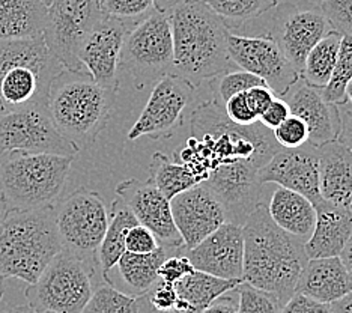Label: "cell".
Returning a JSON list of instances; mask_svg holds the SVG:
<instances>
[{
	"label": "cell",
	"mask_w": 352,
	"mask_h": 313,
	"mask_svg": "<svg viewBox=\"0 0 352 313\" xmlns=\"http://www.w3.org/2000/svg\"><path fill=\"white\" fill-rule=\"evenodd\" d=\"M191 133L178 160L201 184L225 164L247 160L262 167L280 149L273 131L259 120L247 127L236 125L215 100L201 104L191 115Z\"/></svg>",
	"instance_id": "1"
},
{
	"label": "cell",
	"mask_w": 352,
	"mask_h": 313,
	"mask_svg": "<svg viewBox=\"0 0 352 313\" xmlns=\"http://www.w3.org/2000/svg\"><path fill=\"white\" fill-rule=\"evenodd\" d=\"M243 280L274 294L283 306L295 294L301 271L309 261L304 243L280 229L262 202L243 223Z\"/></svg>",
	"instance_id": "2"
},
{
	"label": "cell",
	"mask_w": 352,
	"mask_h": 313,
	"mask_svg": "<svg viewBox=\"0 0 352 313\" xmlns=\"http://www.w3.org/2000/svg\"><path fill=\"white\" fill-rule=\"evenodd\" d=\"M173 36V72L195 86L230 71V29L205 0H188L169 12Z\"/></svg>",
	"instance_id": "3"
},
{
	"label": "cell",
	"mask_w": 352,
	"mask_h": 313,
	"mask_svg": "<svg viewBox=\"0 0 352 313\" xmlns=\"http://www.w3.org/2000/svg\"><path fill=\"white\" fill-rule=\"evenodd\" d=\"M116 94L100 86L86 69H62L50 83L47 106L58 131L82 151L107 127Z\"/></svg>",
	"instance_id": "4"
},
{
	"label": "cell",
	"mask_w": 352,
	"mask_h": 313,
	"mask_svg": "<svg viewBox=\"0 0 352 313\" xmlns=\"http://www.w3.org/2000/svg\"><path fill=\"white\" fill-rule=\"evenodd\" d=\"M56 205L43 210H8L0 223V276L35 283L62 250Z\"/></svg>",
	"instance_id": "5"
},
{
	"label": "cell",
	"mask_w": 352,
	"mask_h": 313,
	"mask_svg": "<svg viewBox=\"0 0 352 313\" xmlns=\"http://www.w3.org/2000/svg\"><path fill=\"white\" fill-rule=\"evenodd\" d=\"M62 69L43 35L0 41V116L47 106L50 83Z\"/></svg>",
	"instance_id": "6"
},
{
	"label": "cell",
	"mask_w": 352,
	"mask_h": 313,
	"mask_svg": "<svg viewBox=\"0 0 352 313\" xmlns=\"http://www.w3.org/2000/svg\"><path fill=\"white\" fill-rule=\"evenodd\" d=\"M74 157L20 155L0 163V200L6 211L54 206L65 190Z\"/></svg>",
	"instance_id": "7"
},
{
	"label": "cell",
	"mask_w": 352,
	"mask_h": 313,
	"mask_svg": "<svg viewBox=\"0 0 352 313\" xmlns=\"http://www.w3.org/2000/svg\"><path fill=\"white\" fill-rule=\"evenodd\" d=\"M173 36L167 12L152 11L128 32L121 52L119 69L143 91L173 72Z\"/></svg>",
	"instance_id": "8"
},
{
	"label": "cell",
	"mask_w": 352,
	"mask_h": 313,
	"mask_svg": "<svg viewBox=\"0 0 352 313\" xmlns=\"http://www.w3.org/2000/svg\"><path fill=\"white\" fill-rule=\"evenodd\" d=\"M97 268L62 248L35 283L28 285L26 300L38 313H82L94 292Z\"/></svg>",
	"instance_id": "9"
},
{
	"label": "cell",
	"mask_w": 352,
	"mask_h": 313,
	"mask_svg": "<svg viewBox=\"0 0 352 313\" xmlns=\"http://www.w3.org/2000/svg\"><path fill=\"white\" fill-rule=\"evenodd\" d=\"M56 229L62 247L92 267L109 226V208L100 193L80 187L56 205Z\"/></svg>",
	"instance_id": "10"
},
{
	"label": "cell",
	"mask_w": 352,
	"mask_h": 313,
	"mask_svg": "<svg viewBox=\"0 0 352 313\" xmlns=\"http://www.w3.org/2000/svg\"><path fill=\"white\" fill-rule=\"evenodd\" d=\"M102 15L100 0H54L47 8L43 38L63 69L85 71L80 48Z\"/></svg>",
	"instance_id": "11"
},
{
	"label": "cell",
	"mask_w": 352,
	"mask_h": 313,
	"mask_svg": "<svg viewBox=\"0 0 352 313\" xmlns=\"http://www.w3.org/2000/svg\"><path fill=\"white\" fill-rule=\"evenodd\" d=\"M77 147L54 127L49 106H35L0 116V160L54 154L76 157Z\"/></svg>",
	"instance_id": "12"
},
{
	"label": "cell",
	"mask_w": 352,
	"mask_h": 313,
	"mask_svg": "<svg viewBox=\"0 0 352 313\" xmlns=\"http://www.w3.org/2000/svg\"><path fill=\"white\" fill-rule=\"evenodd\" d=\"M228 50L235 67L262 78L278 98L300 82V74L270 35L243 36L230 32Z\"/></svg>",
	"instance_id": "13"
},
{
	"label": "cell",
	"mask_w": 352,
	"mask_h": 313,
	"mask_svg": "<svg viewBox=\"0 0 352 313\" xmlns=\"http://www.w3.org/2000/svg\"><path fill=\"white\" fill-rule=\"evenodd\" d=\"M196 86L187 78L169 74L152 87L149 100L139 119L128 131V140L169 138L184 122V111L195 95Z\"/></svg>",
	"instance_id": "14"
},
{
	"label": "cell",
	"mask_w": 352,
	"mask_h": 313,
	"mask_svg": "<svg viewBox=\"0 0 352 313\" xmlns=\"http://www.w3.org/2000/svg\"><path fill=\"white\" fill-rule=\"evenodd\" d=\"M330 30L321 5L298 2L280 6L270 36L300 74L309 52Z\"/></svg>",
	"instance_id": "15"
},
{
	"label": "cell",
	"mask_w": 352,
	"mask_h": 313,
	"mask_svg": "<svg viewBox=\"0 0 352 313\" xmlns=\"http://www.w3.org/2000/svg\"><path fill=\"white\" fill-rule=\"evenodd\" d=\"M116 195L135 217L139 224L148 228L158 243L173 250L184 248V241L175 226L170 200L149 181L125 180L116 186Z\"/></svg>",
	"instance_id": "16"
},
{
	"label": "cell",
	"mask_w": 352,
	"mask_h": 313,
	"mask_svg": "<svg viewBox=\"0 0 352 313\" xmlns=\"http://www.w3.org/2000/svg\"><path fill=\"white\" fill-rule=\"evenodd\" d=\"M134 24L104 14L80 48V62L100 86L119 89L118 72L122 45Z\"/></svg>",
	"instance_id": "17"
},
{
	"label": "cell",
	"mask_w": 352,
	"mask_h": 313,
	"mask_svg": "<svg viewBox=\"0 0 352 313\" xmlns=\"http://www.w3.org/2000/svg\"><path fill=\"white\" fill-rule=\"evenodd\" d=\"M259 169L253 162L243 160L217 167L202 182L220 199L226 210L228 222L243 226L249 214L261 204Z\"/></svg>",
	"instance_id": "18"
},
{
	"label": "cell",
	"mask_w": 352,
	"mask_h": 313,
	"mask_svg": "<svg viewBox=\"0 0 352 313\" xmlns=\"http://www.w3.org/2000/svg\"><path fill=\"white\" fill-rule=\"evenodd\" d=\"M259 182L277 184L278 187L292 190L318 205L322 200L319 190L318 148L302 144L300 148H280L258 172Z\"/></svg>",
	"instance_id": "19"
},
{
	"label": "cell",
	"mask_w": 352,
	"mask_h": 313,
	"mask_svg": "<svg viewBox=\"0 0 352 313\" xmlns=\"http://www.w3.org/2000/svg\"><path fill=\"white\" fill-rule=\"evenodd\" d=\"M175 226L184 241V248L196 247L223 223L228 214L220 199L204 184L191 187L170 200Z\"/></svg>",
	"instance_id": "20"
},
{
	"label": "cell",
	"mask_w": 352,
	"mask_h": 313,
	"mask_svg": "<svg viewBox=\"0 0 352 313\" xmlns=\"http://www.w3.org/2000/svg\"><path fill=\"white\" fill-rule=\"evenodd\" d=\"M197 271L220 279H243L244 237L243 226L226 222L196 247L187 250Z\"/></svg>",
	"instance_id": "21"
},
{
	"label": "cell",
	"mask_w": 352,
	"mask_h": 313,
	"mask_svg": "<svg viewBox=\"0 0 352 313\" xmlns=\"http://www.w3.org/2000/svg\"><path fill=\"white\" fill-rule=\"evenodd\" d=\"M283 100L289 106L291 115L298 116L309 128V142L319 148L338 140L340 128L339 106L328 102L322 92L306 83H297Z\"/></svg>",
	"instance_id": "22"
},
{
	"label": "cell",
	"mask_w": 352,
	"mask_h": 313,
	"mask_svg": "<svg viewBox=\"0 0 352 313\" xmlns=\"http://www.w3.org/2000/svg\"><path fill=\"white\" fill-rule=\"evenodd\" d=\"M316 223L310 238L304 243L309 259L336 258L352 235V210L336 206L327 200L315 205Z\"/></svg>",
	"instance_id": "23"
},
{
	"label": "cell",
	"mask_w": 352,
	"mask_h": 313,
	"mask_svg": "<svg viewBox=\"0 0 352 313\" xmlns=\"http://www.w3.org/2000/svg\"><path fill=\"white\" fill-rule=\"evenodd\" d=\"M351 291L352 282L339 256L309 259L295 286V294L325 304H333Z\"/></svg>",
	"instance_id": "24"
},
{
	"label": "cell",
	"mask_w": 352,
	"mask_h": 313,
	"mask_svg": "<svg viewBox=\"0 0 352 313\" xmlns=\"http://www.w3.org/2000/svg\"><path fill=\"white\" fill-rule=\"evenodd\" d=\"M318 160L322 199L336 206L352 210V152L334 140L318 148Z\"/></svg>",
	"instance_id": "25"
},
{
	"label": "cell",
	"mask_w": 352,
	"mask_h": 313,
	"mask_svg": "<svg viewBox=\"0 0 352 313\" xmlns=\"http://www.w3.org/2000/svg\"><path fill=\"white\" fill-rule=\"evenodd\" d=\"M267 210L271 220L280 229L301 239L302 243H306L315 229V205L300 193L278 187L271 195Z\"/></svg>",
	"instance_id": "26"
},
{
	"label": "cell",
	"mask_w": 352,
	"mask_h": 313,
	"mask_svg": "<svg viewBox=\"0 0 352 313\" xmlns=\"http://www.w3.org/2000/svg\"><path fill=\"white\" fill-rule=\"evenodd\" d=\"M45 15L41 0H0V41L41 36Z\"/></svg>",
	"instance_id": "27"
},
{
	"label": "cell",
	"mask_w": 352,
	"mask_h": 313,
	"mask_svg": "<svg viewBox=\"0 0 352 313\" xmlns=\"http://www.w3.org/2000/svg\"><path fill=\"white\" fill-rule=\"evenodd\" d=\"M135 224H139L130 208L121 197H116L109 210V226L98 248V267L101 277L110 285V271L116 267L118 261L125 253V237Z\"/></svg>",
	"instance_id": "28"
},
{
	"label": "cell",
	"mask_w": 352,
	"mask_h": 313,
	"mask_svg": "<svg viewBox=\"0 0 352 313\" xmlns=\"http://www.w3.org/2000/svg\"><path fill=\"white\" fill-rule=\"evenodd\" d=\"M173 248L160 246L155 252L135 255L125 252L116 267L122 282L134 296L145 295L158 282V270Z\"/></svg>",
	"instance_id": "29"
},
{
	"label": "cell",
	"mask_w": 352,
	"mask_h": 313,
	"mask_svg": "<svg viewBox=\"0 0 352 313\" xmlns=\"http://www.w3.org/2000/svg\"><path fill=\"white\" fill-rule=\"evenodd\" d=\"M243 282V279L226 280L196 270L193 274L182 279L181 282L175 283L173 286L184 301H187L197 313H201L212 301L220 299L221 295L234 291Z\"/></svg>",
	"instance_id": "30"
},
{
	"label": "cell",
	"mask_w": 352,
	"mask_h": 313,
	"mask_svg": "<svg viewBox=\"0 0 352 313\" xmlns=\"http://www.w3.org/2000/svg\"><path fill=\"white\" fill-rule=\"evenodd\" d=\"M342 36L338 30L331 29L311 48L300 72V78H302L304 83L319 91L328 85L338 61Z\"/></svg>",
	"instance_id": "31"
},
{
	"label": "cell",
	"mask_w": 352,
	"mask_h": 313,
	"mask_svg": "<svg viewBox=\"0 0 352 313\" xmlns=\"http://www.w3.org/2000/svg\"><path fill=\"white\" fill-rule=\"evenodd\" d=\"M148 181L154 184L160 193H163V196L169 200L201 184L186 164L173 162L163 152H155L152 155Z\"/></svg>",
	"instance_id": "32"
},
{
	"label": "cell",
	"mask_w": 352,
	"mask_h": 313,
	"mask_svg": "<svg viewBox=\"0 0 352 313\" xmlns=\"http://www.w3.org/2000/svg\"><path fill=\"white\" fill-rule=\"evenodd\" d=\"M205 3L230 29L239 28L274 10L278 6V0H205Z\"/></svg>",
	"instance_id": "33"
},
{
	"label": "cell",
	"mask_w": 352,
	"mask_h": 313,
	"mask_svg": "<svg viewBox=\"0 0 352 313\" xmlns=\"http://www.w3.org/2000/svg\"><path fill=\"white\" fill-rule=\"evenodd\" d=\"M82 313H140V300L109 283L98 285Z\"/></svg>",
	"instance_id": "34"
},
{
	"label": "cell",
	"mask_w": 352,
	"mask_h": 313,
	"mask_svg": "<svg viewBox=\"0 0 352 313\" xmlns=\"http://www.w3.org/2000/svg\"><path fill=\"white\" fill-rule=\"evenodd\" d=\"M352 78V35H343L330 82L321 89L324 98L342 106L346 102V86Z\"/></svg>",
	"instance_id": "35"
},
{
	"label": "cell",
	"mask_w": 352,
	"mask_h": 313,
	"mask_svg": "<svg viewBox=\"0 0 352 313\" xmlns=\"http://www.w3.org/2000/svg\"><path fill=\"white\" fill-rule=\"evenodd\" d=\"M214 80V100L219 104H225L232 96L250 91L252 87L265 85L262 78L244 69H230Z\"/></svg>",
	"instance_id": "36"
},
{
	"label": "cell",
	"mask_w": 352,
	"mask_h": 313,
	"mask_svg": "<svg viewBox=\"0 0 352 313\" xmlns=\"http://www.w3.org/2000/svg\"><path fill=\"white\" fill-rule=\"evenodd\" d=\"M238 292V313H280L282 303L274 294L243 282L235 289Z\"/></svg>",
	"instance_id": "37"
},
{
	"label": "cell",
	"mask_w": 352,
	"mask_h": 313,
	"mask_svg": "<svg viewBox=\"0 0 352 313\" xmlns=\"http://www.w3.org/2000/svg\"><path fill=\"white\" fill-rule=\"evenodd\" d=\"M102 14L122 21L138 23L155 11V0H100Z\"/></svg>",
	"instance_id": "38"
},
{
	"label": "cell",
	"mask_w": 352,
	"mask_h": 313,
	"mask_svg": "<svg viewBox=\"0 0 352 313\" xmlns=\"http://www.w3.org/2000/svg\"><path fill=\"white\" fill-rule=\"evenodd\" d=\"M273 136L280 148L294 149L309 142V128L302 119L291 115L283 124L273 130Z\"/></svg>",
	"instance_id": "39"
},
{
	"label": "cell",
	"mask_w": 352,
	"mask_h": 313,
	"mask_svg": "<svg viewBox=\"0 0 352 313\" xmlns=\"http://www.w3.org/2000/svg\"><path fill=\"white\" fill-rule=\"evenodd\" d=\"M321 8L333 30L352 35V0H322Z\"/></svg>",
	"instance_id": "40"
},
{
	"label": "cell",
	"mask_w": 352,
	"mask_h": 313,
	"mask_svg": "<svg viewBox=\"0 0 352 313\" xmlns=\"http://www.w3.org/2000/svg\"><path fill=\"white\" fill-rule=\"evenodd\" d=\"M196 268L193 267V263L188 259V256H181V255H173V256H167L164 262L162 263V267L158 270V279L164 283L175 285L181 282L182 279H186L187 276L193 274Z\"/></svg>",
	"instance_id": "41"
},
{
	"label": "cell",
	"mask_w": 352,
	"mask_h": 313,
	"mask_svg": "<svg viewBox=\"0 0 352 313\" xmlns=\"http://www.w3.org/2000/svg\"><path fill=\"white\" fill-rule=\"evenodd\" d=\"M160 246L157 237L142 224H135L125 237V252L128 253L148 255L155 252Z\"/></svg>",
	"instance_id": "42"
},
{
	"label": "cell",
	"mask_w": 352,
	"mask_h": 313,
	"mask_svg": "<svg viewBox=\"0 0 352 313\" xmlns=\"http://www.w3.org/2000/svg\"><path fill=\"white\" fill-rule=\"evenodd\" d=\"M225 114L236 125H253L259 120L258 115L254 114L249 100H247V94H238L232 96L225 102Z\"/></svg>",
	"instance_id": "43"
},
{
	"label": "cell",
	"mask_w": 352,
	"mask_h": 313,
	"mask_svg": "<svg viewBox=\"0 0 352 313\" xmlns=\"http://www.w3.org/2000/svg\"><path fill=\"white\" fill-rule=\"evenodd\" d=\"M280 313H331V306L325 303H319L306 295L294 294L287 300Z\"/></svg>",
	"instance_id": "44"
},
{
	"label": "cell",
	"mask_w": 352,
	"mask_h": 313,
	"mask_svg": "<svg viewBox=\"0 0 352 313\" xmlns=\"http://www.w3.org/2000/svg\"><path fill=\"white\" fill-rule=\"evenodd\" d=\"M289 116L291 110L289 106H287V102L283 98L276 96L274 101L268 106V109L259 116V122L263 127H267L268 130L273 131L280 124H283Z\"/></svg>",
	"instance_id": "45"
},
{
	"label": "cell",
	"mask_w": 352,
	"mask_h": 313,
	"mask_svg": "<svg viewBox=\"0 0 352 313\" xmlns=\"http://www.w3.org/2000/svg\"><path fill=\"white\" fill-rule=\"evenodd\" d=\"M245 94H247V100H249L250 106L254 114L258 115V118L268 109L270 104L276 98V94L271 91L267 85L252 87V89L247 91Z\"/></svg>",
	"instance_id": "46"
},
{
	"label": "cell",
	"mask_w": 352,
	"mask_h": 313,
	"mask_svg": "<svg viewBox=\"0 0 352 313\" xmlns=\"http://www.w3.org/2000/svg\"><path fill=\"white\" fill-rule=\"evenodd\" d=\"M340 111V128L338 134V142L352 152V107H346V104L339 106Z\"/></svg>",
	"instance_id": "47"
},
{
	"label": "cell",
	"mask_w": 352,
	"mask_h": 313,
	"mask_svg": "<svg viewBox=\"0 0 352 313\" xmlns=\"http://www.w3.org/2000/svg\"><path fill=\"white\" fill-rule=\"evenodd\" d=\"M201 313H238V303L234 299H230V296H226L225 294L220 299L212 301Z\"/></svg>",
	"instance_id": "48"
},
{
	"label": "cell",
	"mask_w": 352,
	"mask_h": 313,
	"mask_svg": "<svg viewBox=\"0 0 352 313\" xmlns=\"http://www.w3.org/2000/svg\"><path fill=\"white\" fill-rule=\"evenodd\" d=\"M331 306V313H352V291L343 299L334 301Z\"/></svg>",
	"instance_id": "49"
},
{
	"label": "cell",
	"mask_w": 352,
	"mask_h": 313,
	"mask_svg": "<svg viewBox=\"0 0 352 313\" xmlns=\"http://www.w3.org/2000/svg\"><path fill=\"white\" fill-rule=\"evenodd\" d=\"M339 258H340L342 263L345 265V270H346L348 276H349L351 282H352V235H351V238L348 239L346 246L343 247V250H342Z\"/></svg>",
	"instance_id": "50"
},
{
	"label": "cell",
	"mask_w": 352,
	"mask_h": 313,
	"mask_svg": "<svg viewBox=\"0 0 352 313\" xmlns=\"http://www.w3.org/2000/svg\"><path fill=\"white\" fill-rule=\"evenodd\" d=\"M188 0H155V10L160 12H169L175 6H178Z\"/></svg>",
	"instance_id": "51"
},
{
	"label": "cell",
	"mask_w": 352,
	"mask_h": 313,
	"mask_svg": "<svg viewBox=\"0 0 352 313\" xmlns=\"http://www.w3.org/2000/svg\"><path fill=\"white\" fill-rule=\"evenodd\" d=\"M2 313H38V312L32 309L29 304H26V306H15V307H11V309H6Z\"/></svg>",
	"instance_id": "52"
},
{
	"label": "cell",
	"mask_w": 352,
	"mask_h": 313,
	"mask_svg": "<svg viewBox=\"0 0 352 313\" xmlns=\"http://www.w3.org/2000/svg\"><path fill=\"white\" fill-rule=\"evenodd\" d=\"M346 104H349V106L352 107V78L346 86Z\"/></svg>",
	"instance_id": "53"
},
{
	"label": "cell",
	"mask_w": 352,
	"mask_h": 313,
	"mask_svg": "<svg viewBox=\"0 0 352 313\" xmlns=\"http://www.w3.org/2000/svg\"><path fill=\"white\" fill-rule=\"evenodd\" d=\"M3 280L5 277L0 276V300L3 299V294H5V286H3Z\"/></svg>",
	"instance_id": "54"
},
{
	"label": "cell",
	"mask_w": 352,
	"mask_h": 313,
	"mask_svg": "<svg viewBox=\"0 0 352 313\" xmlns=\"http://www.w3.org/2000/svg\"><path fill=\"white\" fill-rule=\"evenodd\" d=\"M3 206H5V205H3V202H2V200H0V223H2V220H3V215H5V214L2 213ZM5 213H6V211H5Z\"/></svg>",
	"instance_id": "55"
},
{
	"label": "cell",
	"mask_w": 352,
	"mask_h": 313,
	"mask_svg": "<svg viewBox=\"0 0 352 313\" xmlns=\"http://www.w3.org/2000/svg\"><path fill=\"white\" fill-rule=\"evenodd\" d=\"M41 2H43V3H44L47 8H49V6H50V5L54 2V0H41Z\"/></svg>",
	"instance_id": "56"
},
{
	"label": "cell",
	"mask_w": 352,
	"mask_h": 313,
	"mask_svg": "<svg viewBox=\"0 0 352 313\" xmlns=\"http://www.w3.org/2000/svg\"><path fill=\"white\" fill-rule=\"evenodd\" d=\"M351 208H352V196H351Z\"/></svg>",
	"instance_id": "57"
}]
</instances>
